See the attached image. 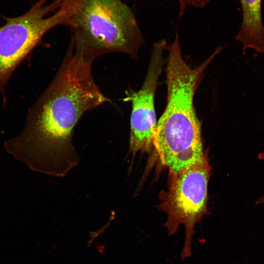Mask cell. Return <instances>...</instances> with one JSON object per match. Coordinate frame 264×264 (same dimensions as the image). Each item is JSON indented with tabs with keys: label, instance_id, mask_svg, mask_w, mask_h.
Returning <instances> with one entry per match:
<instances>
[{
	"label": "cell",
	"instance_id": "obj_1",
	"mask_svg": "<svg viewBox=\"0 0 264 264\" xmlns=\"http://www.w3.org/2000/svg\"><path fill=\"white\" fill-rule=\"evenodd\" d=\"M91 65L69 45L54 78L29 109L23 130L6 141L14 158L55 177L65 176L78 165L75 128L85 113L109 101L94 80Z\"/></svg>",
	"mask_w": 264,
	"mask_h": 264
},
{
	"label": "cell",
	"instance_id": "obj_2",
	"mask_svg": "<svg viewBox=\"0 0 264 264\" xmlns=\"http://www.w3.org/2000/svg\"><path fill=\"white\" fill-rule=\"evenodd\" d=\"M204 68L192 67L183 60L168 63L165 109L156 124L154 146L161 163L172 175L205 158L200 122L194 97Z\"/></svg>",
	"mask_w": 264,
	"mask_h": 264
},
{
	"label": "cell",
	"instance_id": "obj_3",
	"mask_svg": "<svg viewBox=\"0 0 264 264\" xmlns=\"http://www.w3.org/2000/svg\"><path fill=\"white\" fill-rule=\"evenodd\" d=\"M80 0L71 18L74 52L91 63L111 53L136 59L144 41L132 9L121 0Z\"/></svg>",
	"mask_w": 264,
	"mask_h": 264
},
{
	"label": "cell",
	"instance_id": "obj_4",
	"mask_svg": "<svg viewBox=\"0 0 264 264\" xmlns=\"http://www.w3.org/2000/svg\"><path fill=\"white\" fill-rule=\"evenodd\" d=\"M39 0L24 14L5 18L0 27V91L14 70L42 41L44 35L59 25L71 26V18L81 6L80 0Z\"/></svg>",
	"mask_w": 264,
	"mask_h": 264
},
{
	"label": "cell",
	"instance_id": "obj_5",
	"mask_svg": "<svg viewBox=\"0 0 264 264\" xmlns=\"http://www.w3.org/2000/svg\"><path fill=\"white\" fill-rule=\"evenodd\" d=\"M210 167L206 157L176 175L169 190L162 197L160 209L167 215L164 226L169 236L185 227V238L181 254L182 260L191 255V246L196 224L208 213L207 189Z\"/></svg>",
	"mask_w": 264,
	"mask_h": 264
},
{
	"label": "cell",
	"instance_id": "obj_6",
	"mask_svg": "<svg viewBox=\"0 0 264 264\" xmlns=\"http://www.w3.org/2000/svg\"><path fill=\"white\" fill-rule=\"evenodd\" d=\"M166 46L164 40L154 44L142 87L137 91L127 93L126 99L132 102L129 152L132 155L149 152L154 146L157 124L154 97Z\"/></svg>",
	"mask_w": 264,
	"mask_h": 264
},
{
	"label": "cell",
	"instance_id": "obj_7",
	"mask_svg": "<svg viewBox=\"0 0 264 264\" xmlns=\"http://www.w3.org/2000/svg\"><path fill=\"white\" fill-rule=\"evenodd\" d=\"M242 20L236 40L241 42L242 49L252 48L264 52V25L262 20V0H239Z\"/></svg>",
	"mask_w": 264,
	"mask_h": 264
},
{
	"label": "cell",
	"instance_id": "obj_8",
	"mask_svg": "<svg viewBox=\"0 0 264 264\" xmlns=\"http://www.w3.org/2000/svg\"><path fill=\"white\" fill-rule=\"evenodd\" d=\"M211 0H186L187 4H191L197 8H202L207 4Z\"/></svg>",
	"mask_w": 264,
	"mask_h": 264
},
{
	"label": "cell",
	"instance_id": "obj_9",
	"mask_svg": "<svg viewBox=\"0 0 264 264\" xmlns=\"http://www.w3.org/2000/svg\"><path fill=\"white\" fill-rule=\"evenodd\" d=\"M180 5V13L179 15H182L185 11L186 6L187 5L186 0H177Z\"/></svg>",
	"mask_w": 264,
	"mask_h": 264
},
{
	"label": "cell",
	"instance_id": "obj_10",
	"mask_svg": "<svg viewBox=\"0 0 264 264\" xmlns=\"http://www.w3.org/2000/svg\"><path fill=\"white\" fill-rule=\"evenodd\" d=\"M258 158L260 159L264 160V153H260L258 154ZM264 202V194L258 199L257 203H263Z\"/></svg>",
	"mask_w": 264,
	"mask_h": 264
}]
</instances>
